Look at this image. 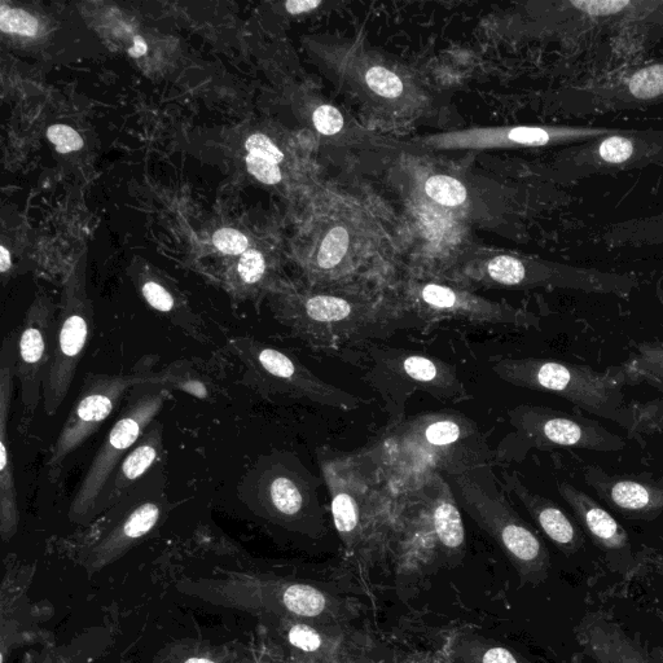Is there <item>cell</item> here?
I'll return each instance as SVG.
<instances>
[{
    "mask_svg": "<svg viewBox=\"0 0 663 663\" xmlns=\"http://www.w3.org/2000/svg\"><path fill=\"white\" fill-rule=\"evenodd\" d=\"M617 129L573 126L481 127L425 136L408 144L419 151H461V149L540 148L583 143L614 133Z\"/></svg>",
    "mask_w": 663,
    "mask_h": 663,
    "instance_id": "9a60e30c",
    "label": "cell"
},
{
    "mask_svg": "<svg viewBox=\"0 0 663 663\" xmlns=\"http://www.w3.org/2000/svg\"><path fill=\"white\" fill-rule=\"evenodd\" d=\"M162 375H155L148 370H136L131 373H89L83 381L77 401L70 410L67 421L52 447L47 461V473L51 482L57 481L65 461L85 445L91 436L111 417L129 392L148 384L165 385Z\"/></svg>",
    "mask_w": 663,
    "mask_h": 663,
    "instance_id": "30bf717a",
    "label": "cell"
},
{
    "mask_svg": "<svg viewBox=\"0 0 663 663\" xmlns=\"http://www.w3.org/2000/svg\"><path fill=\"white\" fill-rule=\"evenodd\" d=\"M313 124L318 133L324 136H335L344 130L345 118L333 105L322 104L314 111Z\"/></svg>",
    "mask_w": 663,
    "mask_h": 663,
    "instance_id": "836d02e7",
    "label": "cell"
},
{
    "mask_svg": "<svg viewBox=\"0 0 663 663\" xmlns=\"http://www.w3.org/2000/svg\"><path fill=\"white\" fill-rule=\"evenodd\" d=\"M134 42H135V45H134V48H131L130 55L135 56V57H139V56H142V55L146 54L147 45H146V43H144L143 39L140 38V37H136Z\"/></svg>",
    "mask_w": 663,
    "mask_h": 663,
    "instance_id": "ee69618b",
    "label": "cell"
},
{
    "mask_svg": "<svg viewBox=\"0 0 663 663\" xmlns=\"http://www.w3.org/2000/svg\"><path fill=\"white\" fill-rule=\"evenodd\" d=\"M504 486L520 500L538 528L565 556H573L585 546L582 530L553 500L535 494L522 484L516 473H503Z\"/></svg>",
    "mask_w": 663,
    "mask_h": 663,
    "instance_id": "cb8c5ba5",
    "label": "cell"
},
{
    "mask_svg": "<svg viewBox=\"0 0 663 663\" xmlns=\"http://www.w3.org/2000/svg\"><path fill=\"white\" fill-rule=\"evenodd\" d=\"M12 261L11 254L4 247H0V271L2 274H6L8 270L11 269Z\"/></svg>",
    "mask_w": 663,
    "mask_h": 663,
    "instance_id": "7bdbcfd3",
    "label": "cell"
},
{
    "mask_svg": "<svg viewBox=\"0 0 663 663\" xmlns=\"http://www.w3.org/2000/svg\"><path fill=\"white\" fill-rule=\"evenodd\" d=\"M459 506L498 544L521 581L538 586L546 582L551 556L546 546L500 495H490L468 474L449 478Z\"/></svg>",
    "mask_w": 663,
    "mask_h": 663,
    "instance_id": "52a82bcc",
    "label": "cell"
},
{
    "mask_svg": "<svg viewBox=\"0 0 663 663\" xmlns=\"http://www.w3.org/2000/svg\"><path fill=\"white\" fill-rule=\"evenodd\" d=\"M367 354L366 381L383 398L388 414L386 432L402 423L408 399L416 392L452 403L471 398L455 367L445 360L379 346H370Z\"/></svg>",
    "mask_w": 663,
    "mask_h": 663,
    "instance_id": "5b68a950",
    "label": "cell"
},
{
    "mask_svg": "<svg viewBox=\"0 0 663 663\" xmlns=\"http://www.w3.org/2000/svg\"><path fill=\"white\" fill-rule=\"evenodd\" d=\"M94 329V314L82 294L72 292L64 300L57 319L54 357L43 386V411L55 416L67 399L76 379Z\"/></svg>",
    "mask_w": 663,
    "mask_h": 663,
    "instance_id": "ac0fdd59",
    "label": "cell"
},
{
    "mask_svg": "<svg viewBox=\"0 0 663 663\" xmlns=\"http://www.w3.org/2000/svg\"><path fill=\"white\" fill-rule=\"evenodd\" d=\"M0 28L4 33L21 34L25 37H34L38 32V21L28 12L11 10L2 6L0 11Z\"/></svg>",
    "mask_w": 663,
    "mask_h": 663,
    "instance_id": "4dcf8cb0",
    "label": "cell"
},
{
    "mask_svg": "<svg viewBox=\"0 0 663 663\" xmlns=\"http://www.w3.org/2000/svg\"><path fill=\"white\" fill-rule=\"evenodd\" d=\"M386 445L394 451L430 464V471L468 474L490 460L481 430L467 416L432 412L403 420L386 432Z\"/></svg>",
    "mask_w": 663,
    "mask_h": 663,
    "instance_id": "8992f818",
    "label": "cell"
},
{
    "mask_svg": "<svg viewBox=\"0 0 663 663\" xmlns=\"http://www.w3.org/2000/svg\"><path fill=\"white\" fill-rule=\"evenodd\" d=\"M227 349L243 364L240 384L266 399H289L340 411L359 408L360 398L326 383L287 351L253 337H235Z\"/></svg>",
    "mask_w": 663,
    "mask_h": 663,
    "instance_id": "277c9868",
    "label": "cell"
},
{
    "mask_svg": "<svg viewBox=\"0 0 663 663\" xmlns=\"http://www.w3.org/2000/svg\"><path fill=\"white\" fill-rule=\"evenodd\" d=\"M467 275L478 283L503 288H560L616 296H626L638 285L631 276L577 269L512 254H498L477 262Z\"/></svg>",
    "mask_w": 663,
    "mask_h": 663,
    "instance_id": "7c38bea8",
    "label": "cell"
},
{
    "mask_svg": "<svg viewBox=\"0 0 663 663\" xmlns=\"http://www.w3.org/2000/svg\"><path fill=\"white\" fill-rule=\"evenodd\" d=\"M424 190L430 200L446 208H458L468 199L467 188L460 180L450 175H432L425 182Z\"/></svg>",
    "mask_w": 663,
    "mask_h": 663,
    "instance_id": "f1b7e54d",
    "label": "cell"
},
{
    "mask_svg": "<svg viewBox=\"0 0 663 663\" xmlns=\"http://www.w3.org/2000/svg\"><path fill=\"white\" fill-rule=\"evenodd\" d=\"M472 653V663H530L517 653L504 647H494V645L491 647L478 645Z\"/></svg>",
    "mask_w": 663,
    "mask_h": 663,
    "instance_id": "8d00e7d4",
    "label": "cell"
},
{
    "mask_svg": "<svg viewBox=\"0 0 663 663\" xmlns=\"http://www.w3.org/2000/svg\"><path fill=\"white\" fill-rule=\"evenodd\" d=\"M420 503L443 550L449 553L464 551L463 517L450 481L443 477V473L429 471L420 487Z\"/></svg>",
    "mask_w": 663,
    "mask_h": 663,
    "instance_id": "d4e9b609",
    "label": "cell"
},
{
    "mask_svg": "<svg viewBox=\"0 0 663 663\" xmlns=\"http://www.w3.org/2000/svg\"><path fill=\"white\" fill-rule=\"evenodd\" d=\"M289 643L302 652L315 653L322 649L324 640L322 634L314 626L306 622L297 621L288 629Z\"/></svg>",
    "mask_w": 663,
    "mask_h": 663,
    "instance_id": "d6a6232c",
    "label": "cell"
},
{
    "mask_svg": "<svg viewBox=\"0 0 663 663\" xmlns=\"http://www.w3.org/2000/svg\"><path fill=\"white\" fill-rule=\"evenodd\" d=\"M78 657L76 653L72 652L70 648H61L59 651H54L50 654V657L47 658L45 663H78Z\"/></svg>",
    "mask_w": 663,
    "mask_h": 663,
    "instance_id": "b9f144b4",
    "label": "cell"
},
{
    "mask_svg": "<svg viewBox=\"0 0 663 663\" xmlns=\"http://www.w3.org/2000/svg\"><path fill=\"white\" fill-rule=\"evenodd\" d=\"M654 663H663V647H654L651 651Z\"/></svg>",
    "mask_w": 663,
    "mask_h": 663,
    "instance_id": "f6af8a7d",
    "label": "cell"
},
{
    "mask_svg": "<svg viewBox=\"0 0 663 663\" xmlns=\"http://www.w3.org/2000/svg\"><path fill=\"white\" fill-rule=\"evenodd\" d=\"M583 653L595 663H654L651 652L619 623L601 613H587L575 626Z\"/></svg>",
    "mask_w": 663,
    "mask_h": 663,
    "instance_id": "7402d4cb",
    "label": "cell"
},
{
    "mask_svg": "<svg viewBox=\"0 0 663 663\" xmlns=\"http://www.w3.org/2000/svg\"><path fill=\"white\" fill-rule=\"evenodd\" d=\"M213 243L219 252L228 254V256L244 254L249 247L247 236L239 231L232 230V228H222V230L215 232Z\"/></svg>",
    "mask_w": 663,
    "mask_h": 663,
    "instance_id": "d590c367",
    "label": "cell"
},
{
    "mask_svg": "<svg viewBox=\"0 0 663 663\" xmlns=\"http://www.w3.org/2000/svg\"><path fill=\"white\" fill-rule=\"evenodd\" d=\"M557 490L564 502L572 509L575 520L590 537L608 561L609 568L621 574H631L636 560L629 534L619 522L585 491L560 482Z\"/></svg>",
    "mask_w": 663,
    "mask_h": 663,
    "instance_id": "d6986e66",
    "label": "cell"
},
{
    "mask_svg": "<svg viewBox=\"0 0 663 663\" xmlns=\"http://www.w3.org/2000/svg\"><path fill=\"white\" fill-rule=\"evenodd\" d=\"M627 87L632 98L645 102L660 98L663 96V64L639 70L631 77Z\"/></svg>",
    "mask_w": 663,
    "mask_h": 663,
    "instance_id": "f546056e",
    "label": "cell"
},
{
    "mask_svg": "<svg viewBox=\"0 0 663 663\" xmlns=\"http://www.w3.org/2000/svg\"><path fill=\"white\" fill-rule=\"evenodd\" d=\"M663 160V131L616 130L587 140L562 155L570 180L610 171L644 168Z\"/></svg>",
    "mask_w": 663,
    "mask_h": 663,
    "instance_id": "2e32d148",
    "label": "cell"
},
{
    "mask_svg": "<svg viewBox=\"0 0 663 663\" xmlns=\"http://www.w3.org/2000/svg\"><path fill=\"white\" fill-rule=\"evenodd\" d=\"M349 249L350 236L345 227H333L327 232L315 257L316 272L322 280L333 278L344 270Z\"/></svg>",
    "mask_w": 663,
    "mask_h": 663,
    "instance_id": "4316f807",
    "label": "cell"
},
{
    "mask_svg": "<svg viewBox=\"0 0 663 663\" xmlns=\"http://www.w3.org/2000/svg\"><path fill=\"white\" fill-rule=\"evenodd\" d=\"M166 485L168 478L162 467L95 518L96 535L83 550L87 569L99 570L111 564L160 525L171 507Z\"/></svg>",
    "mask_w": 663,
    "mask_h": 663,
    "instance_id": "9c48e42d",
    "label": "cell"
},
{
    "mask_svg": "<svg viewBox=\"0 0 663 663\" xmlns=\"http://www.w3.org/2000/svg\"><path fill=\"white\" fill-rule=\"evenodd\" d=\"M57 319L54 306L38 301L30 307L17 331L15 377L20 384L25 432L43 401V386L54 357Z\"/></svg>",
    "mask_w": 663,
    "mask_h": 663,
    "instance_id": "e0dca14e",
    "label": "cell"
},
{
    "mask_svg": "<svg viewBox=\"0 0 663 663\" xmlns=\"http://www.w3.org/2000/svg\"><path fill=\"white\" fill-rule=\"evenodd\" d=\"M491 370L504 383L533 392L557 395L588 414L623 427L634 424V411L626 403L625 388L639 383L629 367L600 372L594 368L544 358H502Z\"/></svg>",
    "mask_w": 663,
    "mask_h": 663,
    "instance_id": "7a4b0ae2",
    "label": "cell"
},
{
    "mask_svg": "<svg viewBox=\"0 0 663 663\" xmlns=\"http://www.w3.org/2000/svg\"><path fill=\"white\" fill-rule=\"evenodd\" d=\"M266 270V259L258 250H247V252L241 254L239 263H237L239 279L241 283L248 285V287L261 283L265 278Z\"/></svg>",
    "mask_w": 663,
    "mask_h": 663,
    "instance_id": "1f68e13d",
    "label": "cell"
},
{
    "mask_svg": "<svg viewBox=\"0 0 663 663\" xmlns=\"http://www.w3.org/2000/svg\"><path fill=\"white\" fill-rule=\"evenodd\" d=\"M585 481L613 512L627 520L653 521L663 515V486L643 478L585 469Z\"/></svg>",
    "mask_w": 663,
    "mask_h": 663,
    "instance_id": "44dd1931",
    "label": "cell"
},
{
    "mask_svg": "<svg viewBox=\"0 0 663 663\" xmlns=\"http://www.w3.org/2000/svg\"><path fill=\"white\" fill-rule=\"evenodd\" d=\"M509 423L529 449L585 450L612 454L625 449V439L599 421L544 406L522 405L508 411Z\"/></svg>",
    "mask_w": 663,
    "mask_h": 663,
    "instance_id": "4fadbf2b",
    "label": "cell"
},
{
    "mask_svg": "<svg viewBox=\"0 0 663 663\" xmlns=\"http://www.w3.org/2000/svg\"><path fill=\"white\" fill-rule=\"evenodd\" d=\"M17 332L4 338L0 353V534L4 540L16 534L20 524L15 467H13L8 420L15 385Z\"/></svg>",
    "mask_w": 663,
    "mask_h": 663,
    "instance_id": "ffe728a7",
    "label": "cell"
},
{
    "mask_svg": "<svg viewBox=\"0 0 663 663\" xmlns=\"http://www.w3.org/2000/svg\"><path fill=\"white\" fill-rule=\"evenodd\" d=\"M183 663H217V662L209 660V658L192 657V658H188V660L184 661Z\"/></svg>",
    "mask_w": 663,
    "mask_h": 663,
    "instance_id": "bcb514c9",
    "label": "cell"
},
{
    "mask_svg": "<svg viewBox=\"0 0 663 663\" xmlns=\"http://www.w3.org/2000/svg\"><path fill=\"white\" fill-rule=\"evenodd\" d=\"M403 304L427 326L439 320L524 329L538 328L540 324L538 316L529 311L486 300L463 288L437 281H414L408 285Z\"/></svg>",
    "mask_w": 663,
    "mask_h": 663,
    "instance_id": "5bb4252c",
    "label": "cell"
},
{
    "mask_svg": "<svg viewBox=\"0 0 663 663\" xmlns=\"http://www.w3.org/2000/svg\"><path fill=\"white\" fill-rule=\"evenodd\" d=\"M247 166L249 173L254 175L259 182L270 184V186L278 184L281 178H283L281 177L279 166L274 164V162L265 160V158L248 155Z\"/></svg>",
    "mask_w": 663,
    "mask_h": 663,
    "instance_id": "74e56055",
    "label": "cell"
},
{
    "mask_svg": "<svg viewBox=\"0 0 663 663\" xmlns=\"http://www.w3.org/2000/svg\"><path fill=\"white\" fill-rule=\"evenodd\" d=\"M582 12L592 16H609L629 7V2H581L574 3Z\"/></svg>",
    "mask_w": 663,
    "mask_h": 663,
    "instance_id": "ab89813d",
    "label": "cell"
},
{
    "mask_svg": "<svg viewBox=\"0 0 663 663\" xmlns=\"http://www.w3.org/2000/svg\"><path fill=\"white\" fill-rule=\"evenodd\" d=\"M48 140L54 144L56 151L65 153L76 152L83 148V139L72 127L54 125L47 130Z\"/></svg>",
    "mask_w": 663,
    "mask_h": 663,
    "instance_id": "e575fe53",
    "label": "cell"
},
{
    "mask_svg": "<svg viewBox=\"0 0 663 663\" xmlns=\"http://www.w3.org/2000/svg\"><path fill=\"white\" fill-rule=\"evenodd\" d=\"M318 489V478L296 455L274 451L254 463L241 480L237 495L263 520L315 537L324 526Z\"/></svg>",
    "mask_w": 663,
    "mask_h": 663,
    "instance_id": "3957f363",
    "label": "cell"
},
{
    "mask_svg": "<svg viewBox=\"0 0 663 663\" xmlns=\"http://www.w3.org/2000/svg\"><path fill=\"white\" fill-rule=\"evenodd\" d=\"M258 603L300 622L327 621L336 617L337 605L331 596L306 583L254 581Z\"/></svg>",
    "mask_w": 663,
    "mask_h": 663,
    "instance_id": "484cf974",
    "label": "cell"
},
{
    "mask_svg": "<svg viewBox=\"0 0 663 663\" xmlns=\"http://www.w3.org/2000/svg\"><path fill=\"white\" fill-rule=\"evenodd\" d=\"M320 0H291L285 3V8L291 15H301V13L311 12L322 6Z\"/></svg>",
    "mask_w": 663,
    "mask_h": 663,
    "instance_id": "60d3db41",
    "label": "cell"
},
{
    "mask_svg": "<svg viewBox=\"0 0 663 663\" xmlns=\"http://www.w3.org/2000/svg\"><path fill=\"white\" fill-rule=\"evenodd\" d=\"M319 464L331 496L333 524L348 550H354L373 525L388 516L390 503L366 465L350 456L319 452Z\"/></svg>",
    "mask_w": 663,
    "mask_h": 663,
    "instance_id": "8fae6325",
    "label": "cell"
},
{
    "mask_svg": "<svg viewBox=\"0 0 663 663\" xmlns=\"http://www.w3.org/2000/svg\"><path fill=\"white\" fill-rule=\"evenodd\" d=\"M168 397V388L162 384L139 386L131 392L129 402L109 430L78 486L70 503V521L79 525L94 521L96 508L118 465L156 420Z\"/></svg>",
    "mask_w": 663,
    "mask_h": 663,
    "instance_id": "ba28073f",
    "label": "cell"
},
{
    "mask_svg": "<svg viewBox=\"0 0 663 663\" xmlns=\"http://www.w3.org/2000/svg\"><path fill=\"white\" fill-rule=\"evenodd\" d=\"M165 464L164 425L155 420L118 465L96 508L95 518L116 506L140 482L146 480L149 474L165 467Z\"/></svg>",
    "mask_w": 663,
    "mask_h": 663,
    "instance_id": "603a6c76",
    "label": "cell"
},
{
    "mask_svg": "<svg viewBox=\"0 0 663 663\" xmlns=\"http://www.w3.org/2000/svg\"><path fill=\"white\" fill-rule=\"evenodd\" d=\"M635 379L663 392V344L647 342L638 348V354L626 363Z\"/></svg>",
    "mask_w": 663,
    "mask_h": 663,
    "instance_id": "83f0119b",
    "label": "cell"
},
{
    "mask_svg": "<svg viewBox=\"0 0 663 663\" xmlns=\"http://www.w3.org/2000/svg\"><path fill=\"white\" fill-rule=\"evenodd\" d=\"M245 147H247L249 155L265 158V160L274 162L276 165L284 160L283 152L266 135L254 134L250 136L247 143H245Z\"/></svg>",
    "mask_w": 663,
    "mask_h": 663,
    "instance_id": "f35d334b",
    "label": "cell"
},
{
    "mask_svg": "<svg viewBox=\"0 0 663 663\" xmlns=\"http://www.w3.org/2000/svg\"><path fill=\"white\" fill-rule=\"evenodd\" d=\"M274 314L294 337L318 346L340 348L388 338L401 329L427 326L407 309L363 292L281 294Z\"/></svg>",
    "mask_w": 663,
    "mask_h": 663,
    "instance_id": "6da1fadb",
    "label": "cell"
}]
</instances>
